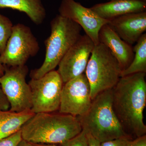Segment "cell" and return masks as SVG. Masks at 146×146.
I'll use <instances>...</instances> for the list:
<instances>
[{
	"label": "cell",
	"instance_id": "obj_1",
	"mask_svg": "<svg viewBox=\"0 0 146 146\" xmlns=\"http://www.w3.org/2000/svg\"><path fill=\"white\" fill-rule=\"evenodd\" d=\"M145 73L121 77L112 89V107L123 130L132 139L146 135Z\"/></svg>",
	"mask_w": 146,
	"mask_h": 146
},
{
	"label": "cell",
	"instance_id": "obj_2",
	"mask_svg": "<svg viewBox=\"0 0 146 146\" xmlns=\"http://www.w3.org/2000/svg\"><path fill=\"white\" fill-rule=\"evenodd\" d=\"M82 130L77 117L59 112L36 113L21 129L23 139L31 143L56 145L63 143Z\"/></svg>",
	"mask_w": 146,
	"mask_h": 146
},
{
	"label": "cell",
	"instance_id": "obj_3",
	"mask_svg": "<svg viewBox=\"0 0 146 146\" xmlns=\"http://www.w3.org/2000/svg\"><path fill=\"white\" fill-rule=\"evenodd\" d=\"M51 33L45 41L46 54L43 64L31 71V78L38 79L54 70L66 53L81 36L82 28L59 14L50 22Z\"/></svg>",
	"mask_w": 146,
	"mask_h": 146
},
{
	"label": "cell",
	"instance_id": "obj_4",
	"mask_svg": "<svg viewBox=\"0 0 146 146\" xmlns=\"http://www.w3.org/2000/svg\"><path fill=\"white\" fill-rule=\"evenodd\" d=\"M112 89L97 95L92 100L88 112L83 116L77 117L82 129L91 133L101 143L129 137L123 130L113 110Z\"/></svg>",
	"mask_w": 146,
	"mask_h": 146
},
{
	"label": "cell",
	"instance_id": "obj_5",
	"mask_svg": "<svg viewBox=\"0 0 146 146\" xmlns=\"http://www.w3.org/2000/svg\"><path fill=\"white\" fill-rule=\"evenodd\" d=\"M85 71L93 100L100 93L115 87L122 70L109 49L99 43L94 46Z\"/></svg>",
	"mask_w": 146,
	"mask_h": 146
},
{
	"label": "cell",
	"instance_id": "obj_6",
	"mask_svg": "<svg viewBox=\"0 0 146 146\" xmlns=\"http://www.w3.org/2000/svg\"><path fill=\"white\" fill-rule=\"evenodd\" d=\"M4 66L5 72L0 77V86L10 104L9 110L21 112L31 110V89L26 80L29 72L27 66Z\"/></svg>",
	"mask_w": 146,
	"mask_h": 146
},
{
	"label": "cell",
	"instance_id": "obj_7",
	"mask_svg": "<svg viewBox=\"0 0 146 146\" xmlns=\"http://www.w3.org/2000/svg\"><path fill=\"white\" fill-rule=\"evenodd\" d=\"M39 49L38 40L30 28L18 23L13 25L5 49L0 55V62L8 67L25 65Z\"/></svg>",
	"mask_w": 146,
	"mask_h": 146
},
{
	"label": "cell",
	"instance_id": "obj_8",
	"mask_svg": "<svg viewBox=\"0 0 146 146\" xmlns=\"http://www.w3.org/2000/svg\"><path fill=\"white\" fill-rule=\"evenodd\" d=\"M58 72L54 70L29 82L32 93L31 110L35 114L53 112L59 110L63 85Z\"/></svg>",
	"mask_w": 146,
	"mask_h": 146
},
{
	"label": "cell",
	"instance_id": "obj_9",
	"mask_svg": "<svg viewBox=\"0 0 146 146\" xmlns=\"http://www.w3.org/2000/svg\"><path fill=\"white\" fill-rule=\"evenodd\" d=\"M61 91L59 112L75 117L83 116L91 107V88L85 74L64 83Z\"/></svg>",
	"mask_w": 146,
	"mask_h": 146
},
{
	"label": "cell",
	"instance_id": "obj_10",
	"mask_svg": "<svg viewBox=\"0 0 146 146\" xmlns=\"http://www.w3.org/2000/svg\"><path fill=\"white\" fill-rule=\"evenodd\" d=\"M95 45L86 34L81 35L66 53L57 70L63 83L84 74Z\"/></svg>",
	"mask_w": 146,
	"mask_h": 146
},
{
	"label": "cell",
	"instance_id": "obj_11",
	"mask_svg": "<svg viewBox=\"0 0 146 146\" xmlns=\"http://www.w3.org/2000/svg\"><path fill=\"white\" fill-rule=\"evenodd\" d=\"M59 14L78 24L95 45L100 43L99 33L102 27L109 22L100 17L91 8H87L75 0H62Z\"/></svg>",
	"mask_w": 146,
	"mask_h": 146
},
{
	"label": "cell",
	"instance_id": "obj_12",
	"mask_svg": "<svg viewBox=\"0 0 146 146\" xmlns=\"http://www.w3.org/2000/svg\"><path fill=\"white\" fill-rule=\"evenodd\" d=\"M108 25L129 44H136L146 31V12L129 13L109 20Z\"/></svg>",
	"mask_w": 146,
	"mask_h": 146
},
{
	"label": "cell",
	"instance_id": "obj_13",
	"mask_svg": "<svg viewBox=\"0 0 146 146\" xmlns=\"http://www.w3.org/2000/svg\"><path fill=\"white\" fill-rule=\"evenodd\" d=\"M98 38L100 43L106 46L116 58L122 71L130 65L134 55L132 46L121 39L108 24L102 27Z\"/></svg>",
	"mask_w": 146,
	"mask_h": 146
},
{
	"label": "cell",
	"instance_id": "obj_14",
	"mask_svg": "<svg viewBox=\"0 0 146 146\" xmlns=\"http://www.w3.org/2000/svg\"><path fill=\"white\" fill-rule=\"evenodd\" d=\"M90 8L101 18L109 21L125 14L146 11V2L143 0H110Z\"/></svg>",
	"mask_w": 146,
	"mask_h": 146
},
{
	"label": "cell",
	"instance_id": "obj_15",
	"mask_svg": "<svg viewBox=\"0 0 146 146\" xmlns=\"http://www.w3.org/2000/svg\"><path fill=\"white\" fill-rule=\"evenodd\" d=\"M3 8L24 12L36 25L42 24L46 16L41 0H0V9Z\"/></svg>",
	"mask_w": 146,
	"mask_h": 146
},
{
	"label": "cell",
	"instance_id": "obj_16",
	"mask_svg": "<svg viewBox=\"0 0 146 146\" xmlns=\"http://www.w3.org/2000/svg\"><path fill=\"white\" fill-rule=\"evenodd\" d=\"M35 114L31 110L21 112L0 110V139L6 138L21 130Z\"/></svg>",
	"mask_w": 146,
	"mask_h": 146
},
{
	"label": "cell",
	"instance_id": "obj_17",
	"mask_svg": "<svg viewBox=\"0 0 146 146\" xmlns=\"http://www.w3.org/2000/svg\"><path fill=\"white\" fill-rule=\"evenodd\" d=\"M133 48L134 57L130 65L122 71L121 77L138 73L146 72V34L138 39Z\"/></svg>",
	"mask_w": 146,
	"mask_h": 146
},
{
	"label": "cell",
	"instance_id": "obj_18",
	"mask_svg": "<svg viewBox=\"0 0 146 146\" xmlns=\"http://www.w3.org/2000/svg\"><path fill=\"white\" fill-rule=\"evenodd\" d=\"M13 26L10 19L0 13V55L5 49Z\"/></svg>",
	"mask_w": 146,
	"mask_h": 146
},
{
	"label": "cell",
	"instance_id": "obj_19",
	"mask_svg": "<svg viewBox=\"0 0 146 146\" xmlns=\"http://www.w3.org/2000/svg\"><path fill=\"white\" fill-rule=\"evenodd\" d=\"M60 145V146H88L85 131L82 129L78 135Z\"/></svg>",
	"mask_w": 146,
	"mask_h": 146
},
{
	"label": "cell",
	"instance_id": "obj_20",
	"mask_svg": "<svg viewBox=\"0 0 146 146\" xmlns=\"http://www.w3.org/2000/svg\"><path fill=\"white\" fill-rule=\"evenodd\" d=\"M22 139L20 130L8 137L0 139V146H17Z\"/></svg>",
	"mask_w": 146,
	"mask_h": 146
},
{
	"label": "cell",
	"instance_id": "obj_21",
	"mask_svg": "<svg viewBox=\"0 0 146 146\" xmlns=\"http://www.w3.org/2000/svg\"><path fill=\"white\" fill-rule=\"evenodd\" d=\"M132 140L129 137H121L102 142L100 146H128Z\"/></svg>",
	"mask_w": 146,
	"mask_h": 146
},
{
	"label": "cell",
	"instance_id": "obj_22",
	"mask_svg": "<svg viewBox=\"0 0 146 146\" xmlns=\"http://www.w3.org/2000/svg\"><path fill=\"white\" fill-rule=\"evenodd\" d=\"M10 104L0 86V110H8Z\"/></svg>",
	"mask_w": 146,
	"mask_h": 146
},
{
	"label": "cell",
	"instance_id": "obj_23",
	"mask_svg": "<svg viewBox=\"0 0 146 146\" xmlns=\"http://www.w3.org/2000/svg\"><path fill=\"white\" fill-rule=\"evenodd\" d=\"M128 146H146V136L133 139Z\"/></svg>",
	"mask_w": 146,
	"mask_h": 146
},
{
	"label": "cell",
	"instance_id": "obj_24",
	"mask_svg": "<svg viewBox=\"0 0 146 146\" xmlns=\"http://www.w3.org/2000/svg\"><path fill=\"white\" fill-rule=\"evenodd\" d=\"M85 132L87 137L88 146H100V142L94 138L89 132L86 131Z\"/></svg>",
	"mask_w": 146,
	"mask_h": 146
},
{
	"label": "cell",
	"instance_id": "obj_25",
	"mask_svg": "<svg viewBox=\"0 0 146 146\" xmlns=\"http://www.w3.org/2000/svg\"><path fill=\"white\" fill-rule=\"evenodd\" d=\"M17 146H33L32 144L27 141L22 139V141L18 143Z\"/></svg>",
	"mask_w": 146,
	"mask_h": 146
},
{
	"label": "cell",
	"instance_id": "obj_26",
	"mask_svg": "<svg viewBox=\"0 0 146 146\" xmlns=\"http://www.w3.org/2000/svg\"><path fill=\"white\" fill-rule=\"evenodd\" d=\"M32 144L33 146H60V145H56V144H45L36 143H33Z\"/></svg>",
	"mask_w": 146,
	"mask_h": 146
},
{
	"label": "cell",
	"instance_id": "obj_27",
	"mask_svg": "<svg viewBox=\"0 0 146 146\" xmlns=\"http://www.w3.org/2000/svg\"><path fill=\"white\" fill-rule=\"evenodd\" d=\"M5 72L4 66L0 62V77L3 75Z\"/></svg>",
	"mask_w": 146,
	"mask_h": 146
},
{
	"label": "cell",
	"instance_id": "obj_28",
	"mask_svg": "<svg viewBox=\"0 0 146 146\" xmlns=\"http://www.w3.org/2000/svg\"><path fill=\"white\" fill-rule=\"evenodd\" d=\"M108 1H110V0H108ZM143 1H146V0H143Z\"/></svg>",
	"mask_w": 146,
	"mask_h": 146
}]
</instances>
